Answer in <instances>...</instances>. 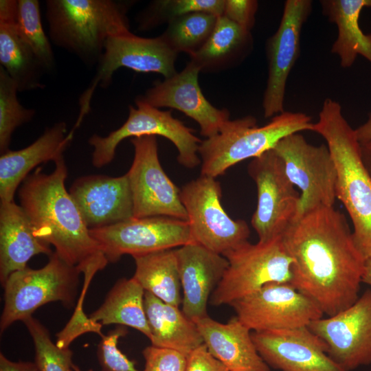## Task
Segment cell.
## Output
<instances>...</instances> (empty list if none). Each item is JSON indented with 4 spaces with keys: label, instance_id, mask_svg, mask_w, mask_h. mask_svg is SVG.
I'll return each mask as SVG.
<instances>
[{
    "label": "cell",
    "instance_id": "obj_1",
    "mask_svg": "<svg viewBox=\"0 0 371 371\" xmlns=\"http://www.w3.org/2000/svg\"><path fill=\"white\" fill-rule=\"evenodd\" d=\"M293 259L290 284L328 316L359 298L366 259L345 216L319 207L294 219L282 236Z\"/></svg>",
    "mask_w": 371,
    "mask_h": 371
},
{
    "label": "cell",
    "instance_id": "obj_2",
    "mask_svg": "<svg viewBox=\"0 0 371 371\" xmlns=\"http://www.w3.org/2000/svg\"><path fill=\"white\" fill-rule=\"evenodd\" d=\"M54 164L51 173L38 167L25 179L18 190L20 205L34 234L52 245L65 262L78 267L85 279L91 280L109 262L65 188L67 168L64 157Z\"/></svg>",
    "mask_w": 371,
    "mask_h": 371
},
{
    "label": "cell",
    "instance_id": "obj_3",
    "mask_svg": "<svg viewBox=\"0 0 371 371\" xmlns=\"http://www.w3.org/2000/svg\"><path fill=\"white\" fill-rule=\"evenodd\" d=\"M312 131L326 142L337 170V199L352 221L357 247L366 260L371 259V176L355 129L343 115L341 104L326 98Z\"/></svg>",
    "mask_w": 371,
    "mask_h": 371
},
{
    "label": "cell",
    "instance_id": "obj_4",
    "mask_svg": "<svg viewBox=\"0 0 371 371\" xmlns=\"http://www.w3.org/2000/svg\"><path fill=\"white\" fill-rule=\"evenodd\" d=\"M52 42L86 65L98 64L107 39L130 32L129 3L113 0H47Z\"/></svg>",
    "mask_w": 371,
    "mask_h": 371
},
{
    "label": "cell",
    "instance_id": "obj_5",
    "mask_svg": "<svg viewBox=\"0 0 371 371\" xmlns=\"http://www.w3.org/2000/svg\"><path fill=\"white\" fill-rule=\"evenodd\" d=\"M313 126L308 115L286 111L262 126L251 115L230 120L219 133L201 141V175L221 176L238 163L273 148L283 137L302 131H312Z\"/></svg>",
    "mask_w": 371,
    "mask_h": 371
},
{
    "label": "cell",
    "instance_id": "obj_6",
    "mask_svg": "<svg viewBox=\"0 0 371 371\" xmlns=\"http://www.w3.org/2000/svg\"><path fill=\"white\" fill-rule=\"evenodd\" d=\"M80 273L78 267L68 265L56 252L40 269L27 267L12 273L3 286L1 334L12 324L23 322L47 303L59 301L67 308L73 307Z\"/></svg>",
    "mask_w": 371,
    "mask_h": 371
},
{
    "label": "cell",
    "instance_id": "obj_7",
    "mask_svg": "<svg viewBox=\"0 0 371 371\" xmlns=\"http://www.w3.org/2000/svg\"><path fill=\"white\" fill-rule=\"evenodd\" d=\"M228 267L210 302L229 304L271 283H290L293 259L282 236L267 242L249 241L223 256Z\"/></svg>",
    "mask_w": 371,
    "mask_h": 371
},
{
    "label": "cell",
    "instance_id": "obj_8",
    "mask_svg": "<svg viewBox=\"0 0 371 371\" xmlns=\"http://www.w3.org/2000/svg\"><path fill=\"white\" fill-rule=\"evenodd\" d=\"M146 135H159L170 140L177 148V161L183 166L192 169L201 164L199 150L201 140L194 131L174 117L170 111H161L136 98L135 106H129L127 120L120 128L107 136L95 134L89 139L93 148V166L101 168L111 163L122 140Z\"/></svg>",
    "mask_w": 371,
    "mask_h": 371
},
{
    "label": "cell",
    "instance_id": "obj_9",
    "mask_svg": "<svg viewBox=\"0 0 371 371\" xmlns=\"http://www.w3.org/2000/svg\"><path fill=\"white\" fill-rule=\"evenodd\" d=\"M216 178L201 175L180 190L188 215L192 243L224 256L248 242L250 230L243 220H234L221 204Z\"/></svg>",
    "mask_w": 371,
    "mask_h": 371
},
{
    "label": "cell",
    "instance_id": "obj_10",
    "mask_svg": "<svg viewBox=\"0 0 371 371\" xmlns=\"http://www.w3.org/2000/svg\"><path fill=\"white\" fill-rule=\"evenodd\" d=\"M177 52L172 49L161 35L142 38L131 32L109 37L90 85L79 98L80 112L76 120L80 124L89 112L91 102L98 87L107 88L113 74L125 67L137 72L158 73L164 79L175 76Z\"/></svg>",
    "mask_w": 371,
    "mask_h": 371
},
{
    "label": "cell",
    "instance_id": "obj_11",
    "mask_svg": "<svg viewBox=\"0 0 371 371\" xmlns=\"http://www.w3.org/2000/svg\"><path fill=\"white\" fill-rule=\"evenodd\" d=\"M286 173L300 192L297 216L319 207H333L337 199V170L326 144L308 143L300 133L281 139L273 148Z\"/></svg>",
    "mask_w": 371,
    "mask_h": 371
},
{
    "label": "cell",
    "instance_id": "obj_12",
    "mask_svg": "<svg viewBox=\"0 0 371 371\" xmlns=\"http://www.w3.org/2000/svg\"><path fill=\"white\" fill-rule=\"evenodd\" d=\"M248 173L257 188V205L251 224L258 241L282 236L297 216L300 197L282 159L270 149L252 159Z\"/></svg>",
    "mask_w": 371,
    "mask_h": 371
},
{
    "label": "cell",
    "instance_id": "obj_13",
    "mask_svg": "<svg viewBox=\"0 0 371 371\" xmlns=\"http://www.w3.org/2000/svg\"><path fill=\"white\" fill-rule=\"evenodd\" d=\"M134 157L126 172L131 188L133 217L168 216L187 221L180 190L162 168L156 136L132 138Z\"/></svg>",
    "mask_w": 371,
    "mask_h": 371
},
{
    "label": "cell",
    "instance_id": "obj_14",
    "mask_svg": "<svg viewBox=\"0 0 371 371\" xmlns=\"http://www.w3.org/2000/svg\"><path fill=\"white\" fill-rule=\"evenodd\" d=\"M236 317L254 331L308 326L324 313L290 283H271L229 304Z\"/></svg>",
    "mask_w": 371,
    "mask_h": 371
},
{
    "label": "cell",
    "instance_id": "obj_15",
    "mask_svg": "<svg viewBox=\"0 0 371 371\" xmlns=\"http://www.w3.org/2000/svg\"><path fill=\"white\" fill-rule=\"evenodd\" d=\"M89 230L111 263L125 254L134 257L192 243L188 221L168 216L133 218Z\"/></svg>",
    "mask_w": 371,
    "mask_h": 371
},
{
    "label": "cell",
    "instance_id": "obj_16",
    "mask_svg": "<svg viewBox=\"0 0 371 371\" xmlns=\"http://www.w3.org/2000/svg\"><path fill=\"white\" fill-rule=\"evenodd\" d=\"M311 11V0H286L279 26L267 42L268 78L262 99L265 118L285 111L287 78L299 57L302 27Z\"/></svg>",
    "mask_w": 371,
    "mask_h": 371
},
{
    "label": "cell",
    "instance_id": "obj_17",
    "mask_svg": "<svg viewBox=\"0 0 371 371\" xmlns=\"http://www.w3.org/2000/svg\"><path fill=\"white\" fill-rule=\"evenodd\" d=\"M308 328L327 346V354L346 371L371 363V290L351 306L313 321Z\"/></svg>",
    "mask_w": 371,
    "mask_h": 371
},
{
    "label": "cell",
    "instance_id": "obj_18",
    "mask_svg": "<svg viewBox=\"0 0 371 371\" xmlns=\"http://www.w3.org/2000/svg\"><path fill=\"white\" fill-rule=\"evenodd\" d=\"M200 69L190 61L179 73L157 81L145 93L137 97L152 106L177 109L197 122L200 133L206 138L219 133L230 120L229 112L213 106L199 84Z\"/></svg>",
    "mask_w": 371,
    "mask_h": 371
},
{
    "label": "cell",
    "instance_id": "obj_19",
    "mask_svg": "<svg viewBox=\"0 0 371 371\" xmlns=\"http://www.w3.org/2000/svg\"><path fill=\"white\" fill-rule=\"evenodd\" d=\"M258 352L281 371H346L327 354V346L308 326L251 333Z\"/></svg>",
    "mask_w": 371,
    "mask_h": 371
},
{
    "label": "cell",
    "instance_id": "obj_20",
    "mask_svg": "<svg viewBox=\"0 0 371 371\" xmlns=\"http://www.w3.org/2000/svg\"><path fill=\"white\" fill-rule=\"evenodd\" d=\"M69 192L91 229L131 219L133 203L128 175H91L78 178Z\"/></svg>",
    "mask_w": 371,
    "mask_h": 371
},
{
    "label": "cell",
    "instance_id": "obj_21",
    "mask_svg": "<svg viewBox=\"0 0 371 371\" xmlns=\"http://www.w3.org/2000/svg\"><path fill=\"white\" fill-rule=\"evenodd\" d=\"M183 291L182 311L193 321L207 315L209 298L221 282L228 261L223 256L190 243L174 249Z\"/></svg>",
    "mask_w": 371,
    "mask_h": 371
},
{
    "label": "cell",
    "instance_id": "obj_22",
    "mask_svg": "<svg viewBox=\"0 0 371 371\" xmlns=\"http://www.w3.org/2000/svg\"><path fill=\"white\" fill-rule=\"evenodd\" d=\"M75 131L67 133L65 122H60L45 129L32 144L18 150H9L0 157V200L14 201L19 186L38 165L63 157Z\"/></svg>",
    "mask_w": 371,
    "mask_h": 371
},
{
    "label": "cell",
    "instance_id": "obj_23",
    "mask_svg": "<svg viewBox=\"0 0 371 371\" xmlns=\"http://www.w3.org/2000/svg\"><path fill=\"white\" fill-rule=\"evenodd\" d=\"M194 322L209 352L229 371H270L257 351L251 330L236 316L225 324L208 315Z\"/></svg>",
    "mask_w": 371,
    "mask_h": 371
},
{
    "label": "cell",
    "instance_id": "obj_24",
    "mask_svg": "<svg viewBox=\"0 0 371 371\" xmlns=\"http://www.w3.org/2000/svg\"><path fill=\"white\" fill-rule=\"evenodd\" d=\"M50 245L38 238L20 205L0 201V282L5 284L14 272L27 267L34 256L52 254Z\"/></svg>",
    "mask_w": 371,
    "mask_h": 371
},
{
    "label": "cell",
    "instance_id": "obj_25",
    "mask_svg": "<svg viewBox=\"0 0 371 371\" xmlns=\"http://www.w3.org/2000/svg\"><path fill=\"white\" fill-rule=\"evenodd\" d=\"M144 309L152 346L173 350L187 357L204 344L195 322L179 306L167 304L145 291Z\"/></svg>",
    "mask_w": 371,
    "mask_h": 371
},
{
    "label": "cell",
    "instance_id": "obj_26",
    "mask_svg": "<svg viewBox=\"0 0 371 371\" xmlns=\"http://www.w3.org/2000/svg\"><path fill=\"white\" fill-rule=\"evenodd\" d=\"M322 14L336 24L337 37L331 47L343 68H349L358 55L371 63V34H364L359 23L361 12L371 8V0H322Z\"/></svg>",
    "mask_w": 371,
    "mask_h": 371
},
{
    "label": "cell",
    "instance_id": "obj_27",
    "mask_svg": "<svg viewBox=\"0 0 371 371\" xmlns=\"http://www.w3.org/2000/svg\"><path fill=\"white\" fill-rule=\"evenodd\" d=\"M252 48L251 32L221 16L205 44L190 56V62L200 71H219L240 63Z\"/></svg>",
    "mask_w": 371,
    "mask_h": 371
},
{
    "label": "cell",
    "instance_id": "obj_28",
    "mask_svg": "<svg viewBox=\"0 0 371 371\" xmlns=\"http://www.w3.org/2000/svg\"><path fill=\"white\" fill-rule=\"evenodd\" d=\"M145 290L133 278L118 280L102 304L90 315L94 323L116 324L133 328L151 337L144 309Z\"/></svg>",
    "mask_w": 371,
    "mask_h": 371
},
{
    "label": "cell",
    "instance_id": "obj_29",
    "mask_svg": "<svg viewBox=\"0 0 371 371\" xmlns=\"http://www.w3.org/2000/svg\"><path fill=\"white\" fill-rule=\"evenodd\" d=\"M16 21H0V65L15 82L19 92L43 89L47 72L20 36Z\"/></svg>",
    "mask_w": 371,
    "mask_h": 371
},
{
    "label": "cell",
    "instance_id": "obj_30",
    "mask_svg": "<svg viewBox=\"0 0 371 371\" xmlns=\"http://www.w3.org/2000/svg\"><path fill=\"white\" fill-rule=\"evenodd\" d=\"M133 278L161 301L179 306L182 304L181 285L174 249L160 250L133 257Z\"/></svg>",
    "mask_w": 371,
    "mask_h": 371
},
{
    "label": "cell",
    "instance_id": "obj_31",
    "mask_svg": "<svg viewBox=\"0 0 371 371\" xmlns=\"http://www.w3.org/2000/svg\"><path fill=\"white\" fill-rule=\"evenodd\" d=\"M217 19L218 16L205 12L187 14L169 21L161 36L176 52L191 56L209 38Z\"/></svg>",
    "mask_w": 371,
    "mask_h": 371
},
{
    "label": "cell",
    "instance_id": "obj_32",
    "mask_svg": "<svg viewBox=\"0 0 371 371\" xmlns=\"http://www.w3.org/2000/svg\"><path fill=\"white\" fill-rule=\"evenodd\" d=\"M225 0H158L152 1L139 15L138 29L147 31L181 16L205 12L216 16L223 14Z\"/></svg>",
    "mask_w": 371,
    "mask_h": 371
},
{
    "label": "cell",
    "instance_id": "obj_33",
    "mask_svg": "<svg viewBox=\"0 0 371 371\" xmlns=\"http://www.w3.org/2000/svg\"><path fill=\"white\" fill-rule=\"evenodd\" d=\"M17 30L37 56L46 71L55 67L51 43L45 33L38 0H17Z\"/></svg>",
    "mask_w": 371,
    "mask_h": 371
},
{
    "label": "cell",
    "instance_id": "obj_34",
    "mask_svg": "<svg viewBox=\"0 0 371 371\" xmlns=\"http://www.w3.org/2000/svg\"><path fill=\"white\" fill-rule=\"evenodd\" d=\"M18 87L6 71L0 66V152L10 150L14 131L19 126L29 122L36 111L25 108L17 98Z\"/></svg>",
    "mask_w": 371,
    "mask_h": 371
},
{
    "label": "cell",
    "instance_id": "obj_35",
    "mask_svg": "<svg viewBox=\"0 0 371 371\" xmlns=\"http://www.w3.org/2000/svg\"><path fill=\"white\" fill-rule=\"evenodd\" d=\"M34 342L35 363L40 371H72V351L54 344L48 330L32 316L23 321Z\"/></svg>",
    "mask_w": 371,
    "mask_h": 371
},
{
    "label": "cell",
    "instance_id": "obj_36",
    "mask_svg": "<svg viewBox=\"0 0 371 371\" xmlns=\"http://www.w3.org/2000/svg\"><path fill=\"white\" fill-rule=\"evenodd\" d=\"M126 333L124 326L119 325L101 337L97 348V357L102 371H139L135 363L117 348L119 339Z\"/></svg>",
    "mask_w": 371,
    "mask_h": 371
},
{
    "label": "cell",
    "instance_id": "obj_37",
    "mask_svg": "<svg viewBox=\"0 0 371 371\" xmlns=\"http://www.w3.org/2000/svg\"><path fill=\"white\" fill-rule=\"evenodd\" d=\"M142 355L145 360L142 371H184L186 357L183 354L168 348L146 347Z\"/></svg>",
    "mask_w": 371,
    "mask_h": 371
},
{
    "label": "cell",
    "instance_id": "obj_38",
    "mask_svg": "<svg viewBox=\"0 0 371 371\" xmlns=\"http://www.w3.org/2000/svg\"><path fill=\"white\" fill-rule=\"evenodd\" d=\"M258 6V3L255 0H225L223 16L251 32Z\"/></svg>",
    "mask_w": 371,
    "mask_h": 371
},
{
    "label": "cell",
    "instance_id": "obj_39",
    "mask_svg": "<svg viewBox=\"0 0 371 371\" xmlns=\"http://www.w3.org/2000/svg\"><path fill=\"white\" fill-rule=\"evenodd\" d=\"M184 371H229L207 350L203 344L192 351L186 357Z\"/></svg>",
    "mask_w": 371,
    "mask_h": 371
},
{
    "label": "cell",
    "instance_id": "obj_40",
    "mask_svg": "<svg viewBox=\"0 0 371 371\" xmlns=\"http://www.w3.org/2000/svg\"><path fill=\"white\" fill-rule=\"evenodd\" d=\"M0 371H40L35 362L12 361L0 353Z\"/></svg>",
    "mask_w": 371,
    "mask_h": 371
},
{
    "label": "cell",
    "instance_id": "obj_41",
    "mask_svg": "<svg viewBox=\"0 0 371 371\" xmlns=\"http://www.w3.org/2000/svg\"><path fill=\"white\" fill-rule=\"evenodd\" d=\"M357 138L359 143H366L371 141V113L366 122L355 129Z\"/></svg>",
    "mask_w": 371,
    "mask_h": 371
},
{
    "label": "cell",
    "instance_id": "obj_42",
    "mask_svg": "<svg viewBox=\"0 0 371 371\" xmlns=\"http://www.w3.org/2000/svg\"><path fill=\"white\" fill-rule=\"evenodd\" d=\"M360 144L363 162L371 176V141Z\"/></svg>",
    "mask_w": 371,
    "mask_h": 371
},
{
    "label": "cell",
    "instance_id": "obj_43",
    "mask_svg": "<svg viewBox=\"0 0 371 371\" xmlns=\"http://www.w3.org/2000/svg\"><path fill=\"white\" fill-rule=\"evenodd\" d=\"M362 282L371 286V259L366 260Z\"/></svg>",
    "mask_w": 371,
    "mask_h": 371
},
{
    "label": "cell",
    "instance_id": "obj_44",
    "mask_svg": "<svg viewBox=\"0 0 371 371\" xmlns=\"http://www.w3.org/2000/svg\"><path fill=\"white\" fill-rule=\"evenodd\" d=\"M72 371H82V370H80V368L78 366L73 363V365H72Z\"/></svg>",
    "mask_w": 371,
    "mask_h": 371
}]
</instances>
